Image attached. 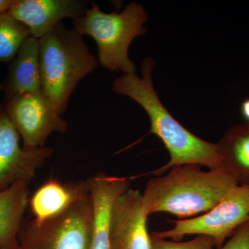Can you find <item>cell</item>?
<instances>
[{
  "label": "cell",
  "instance_id": "1",
  "mask_svg": "<svg viewBox=\"0 0 249 249\" xmlns=\"http://www.w3.org/2000/svg\"><path fill=\"white\" fill-rule=\"evenodd\" d=\"M155 65L153 59L145 58L141 68L142 78L136 73L123 74L112 85L114 92L132 98L146 111L151 124L149 133L157 135L169 152V161L150 174L160 176L173 167L186 164L199 165L209 170L222 168V155L217 143L191 133L160 102L152 85Z\"/></svg>",
  "mask_w": 249,
  "mask_h": 249
},
{
  "label": "cell",
  "instance_id": "2",
  "mask_svg": "<svg viewBox=\"0 0 249 249\" xmlns=\"http://www.w3.org/2000/svg\"><path fill=\"white\" fill-rule=\"evenodd\" d=\"M165 173L150 178L142 193L147 216L160 212L178 219L201 215L239 185L222 167L205 171L200 165L186 164L173 167Z\"/></svg>",
  "mask_w": 249,
  "mask_h": 249
},
{
  "label": "cell",
  "instance_id": "3",
  "mask_svg": "<svg viewBox=\"0 0 249 249\" xmlns=\"http://www.w3.org/2000/svg\"><path fill=\"white\" fill-rule=\"evenodd\" d=\"M41 90L60 114L80 80L98 65L83 36L59 23L38 40Z\"/></svg>",
  "mask_w": 249,
  "mask_h": 249
},
{
  "label": "cell",
  "instance_id": "4",
  "mask_svg": "<svg viewBox=\"0 0 249 249\" xmlns=\"http://www.w3.org/2000/svg\"><path fill=\"white\" fill-rule=\"evenodd\" d=\"M147 19L146 11L139 3H129L120 14H106L92 1L72 24L80 36H89L95 40L101 66L127 74L136 73L135 65L128 56L129 47L135 37L146 32L142 25Z\"/></svg>",
  "mask_w": 249,
  "mask_h": 249
},
{
  "label": "cell",
  "instance_id": "5",
  "mask_svg": "<svg viewBox=\"0 0 249 249\" xmlns=\"http://www.w3.org/2000/svg\"><path fill=\"white\" fill-rule=\"evenodd\" d=\"M92 204L89 193L61 213L36 222L24 221L19 236V249H89Z\"/></svg>",
  "mask_w": 249,
  "mask_h": 249
},
{
  "label": "cell",
  "instance_id": "6",
  "mask_svg": "<svg viewBox=\"0 0 249 249\" xmlns=\"http://www.w3.org/2000/svg\"><path fill=\"white\" fill-rule=\"evenodd\" d=\"M248 220L249 186L237 185L213 209L196 217L173 221L175 226L172 229L153 232L152 235L177 242H181L186 235L210 236L219 249Z\"/></svg>",
  "mask_w": 249,
  "mask_h": 249
},
{
  "label": "cell",
  "instance_id": "7",
  "mask_svg": "<svg viewBox=\"0 0 249 249\" xmlns=\"http://www.w3.org/2000/svg\"><path fill=\"white\" fill-rule=\"evenodd\" d=\"M10 121L22 137L23 148L45 147L53 132L65 133L68 124L42 91L18 93L1 103Z\"/></svg>",
  "mask_w": 249,
  "mask_h": 249
},
{
  "label": "cell",
  "instance_id": "8",
  "mask_svg": "<svg viewBox=\"0 0 249 249\" xmlns=\"http://www.w3.org/2000/svg\"><path fill=\"white\" fill-rule=\"evenodd\" d=\"M51 147L24 150L19 144V134L0 103V192L19 181L29 183L53 155Z\"/></svg>",
  "mask_w": 249,
  "mask_h": 249
},
{
  "label": "cell",
  "instance_id": "9",
  "mask_svg": "<svg viewBox=\"0 0 249 249\" xmlns=\"http://www.w3.org/2000/svg\"><path fill=\"white\" fill-rule=\"evenodd\" d=\"M142 195L129 188L116 199L111 213V249H151Z\"/></svg>",
  "mask_w": 249,
  "mask_h": 249
},
{
  "label": "cell",
  "instance_id": "10",
  "mask_svg": "<svg viewBox=\"0 0 249 249\" xmlns=\"http://www.w3.org/2000/svg\"><path fill=\"white\" fill-rule=\"evenodd\" d=\"M91 3L89 0H13L7 12L39 40L62 19L80 17Z\"/></svg>",
  "mask_w": 249,
  "mask_h": 249
},
{
  "label": "cell",
  "instance_id": "11",
  "mask_svg": "<svg viewBox=\"0 0 249 249\" xmlns=\"http://www.w3.org/2000/svg\"><path fill=\"white\" fill-rule=\"evenodd\" d=\"M87 181L92 204L89 249H111L113 206L117 198L130 188V181L127 178L105 174L91 177Z\"/></svg>",
  "mask_w": 249,
  "mask_h": 249
},
{
  "label": "cell",
  "instance_id": "12",
  "mask_svg": "<svg viewBox=\"0 0 249 249\" xmlns=\"http://www.w3.org/2000/svg\"><path fill=\"white\" fill-rule=\"evenodd\" d=\"M0 89L4 93V98L18 93L42 91L37 39L31 36L23 42L9 64V71Z\"/></svg>",
  "mask_w": 249,
  "mask_h": 249
},
{
  "label": "cell",
  "instance_id": "13",
  "mask_svg": "<svg viewBox=\"0 0 249 249\" xmlns=\"http://www.w3.org/2000/svg\"><path fill=\"white\" fill-rule=\"evenodd\" d=\"M89 193L88 181H81L62 184L55 179H49L31 196L29 205L36 222H42L56 215L71 206L77 199Z\"/></svg>",
  "mask_w": 249,
  "mask_h": 249
},
{
  "label": "cell",
  "instance_id": "14",
  "mask_svg": "<svg viewBox=\"0 0 249 249\" xmlns=\"http://www.w3.org/2000/svg\"><path fill=\"white\" fill-rule=\"evenodd\" d=\"M28 184L19 181L0 192L1 249H19L18 236L30 200Z\"/></svg>",
  "mask_w": 249,
  "mask_h": 249
},
{
  "label": "cell",
  "instance_id": "15",
  "mask_svg": "<svg viewBox=\"0 0 249 249\" xmlns=\"http://www.w3.org/2000/svg\"><path fill=\"white\" fill-rule=\"evenodd\" d=\"M222 168L242 186H249V123L236 124L217 143Z\"/></svg>",
  "mask_w": 249,
  "mask_h": 249
},
{
  "label": "cell",
  "instance_id": "16",
  "mask_svg": "<svg viewBox=\"0 0 249 249\" xmlns=\"http://www.w3.org/2000/svg\"><path fill=\"white\" fill-rule=\"evenodd\" d=\"M29 29L8 12L0 14V62L9 64L23 42L31 37Z\"/></svg>",
  "mask_w": 249,
  "mask_h": 249
},
{
  "label": "cell",
  "instance_id": "17",
  "mask_svg": "<svg viewBox=\"0 0 249 249\" xmlns=\"http://www.w3.org/2000/svg\"><path fill=\"white\" fill-rule=\"evenodd\" d=\"M151 235V249H214V241L210 236L197 235L186 242L167 240Z\"/></svg>",
  "mask_w": 249,
  "mask_h": 249
},
{
  "label": "cell",
  "instance_id": "18",
  "mask_svg": "<svg viewBox=\"0 0 249 249\" xmlns=\"http://www.w3.org/2000/svg\"><path fill=\"white\" fill-rule=\"evenodd\" d=\"M219 249H249V220L241 225Z\"/></svg>",
  "mask_w": 249,
  "mask_h": 249
},
{
  "label": "cell",
  "instance_id": "19",
  "mask_svg": "<svg viewBox=\"0 0 249 249\" xmlns=\"http://www.w3.org/2000/svg\"><path fill=\"white\" fill-rule=\"evenodd\" d=\"M240 111L244 119L247 121V123H249V98L245 100L241 104Z\"/></svg>",
  "mask_w": 249,
  "mask_h": 249
},
{
  "label": "cell",
  "instance_id": "20",
  "mask_svg": "<svg viewBox=\"0 0 249 249\" xmlns=\"http://www.w3.org/2000/svg\"><path fill=\"white\" fill-rule=\"evenodd\" d=\"M13 0H0V14L7 12L10 9Z\"/></svg>",
  "mask_w": 249,
  "mask_h": 249
},
{
  "label": "cell",
  "instance_id": "21",
  "mask_svg": "<svg viewBox=\"0 0 249 249\" xmlns=\"http://www.w3.org/2000/svg\"></svg>",
  "mask_w": 249,
  "mask_h": 249
}]
</instances>
